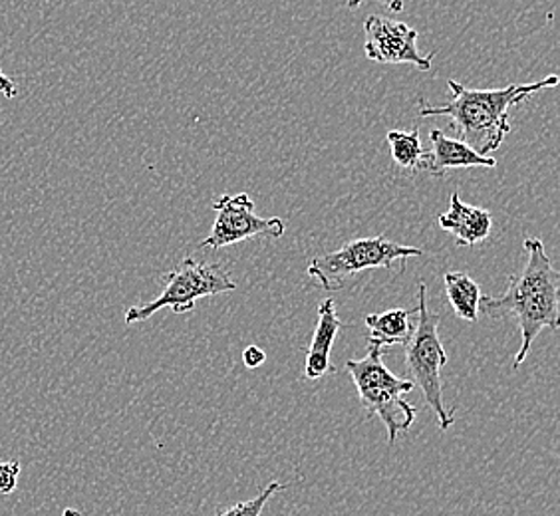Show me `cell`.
<instances>
[{
    "instance_id": "cell-14",
    "label": "cell",
    "mask_w": 560,
    "mask_h": 516,
    "mask_svg": "<svg viewBox=\"0 0 560 516\" xmlns=\"http://www.w3.org/2000/svg\"><path fill=\"white\" fill-rule=\"evenodd\" d=\"M386 141H388L389 150H392V160L398 167L411 173L423 172L428 150H423V145H421L420 128L418 126H413L411 131L392 129L386 133Z\"/></svg>"
},
{
    "instance_id": "cell-16",
    "label": "cell",
    "mask_w": 560,
    "mask_h": 516,
    "mask_svg": "<svg viewBox=\"0 0 560 516\" xmlns=\"http://www.w3.org/2000/svg\"><path fill=\"white\" fill-rule=\"evenodd\" d=\"M21 461H0V495L9 496L19 486Z\"/></svg>"
},
{
    "instance_id": "cell-9",
    "label": "cell",
    "mask_w": 560,
    "mask_h": 516,
    "mask_svg": "<svg viewBox=\"0 0 560 516\" xmlns=\"http://www.w3.org/2000/svg\"><path fill=\"white\" fill-rule=\"evenodd\" d=\"M431 150H428L423 172L430 173L431 177L442 179L447 173L455 169H469V167H497L495 157L491 155H479L462 140H453L445 136L442 129H431Z\"/></svg>"
},
{
    "instance_id": "cell-12",
    "label": "cell",
    "mask_w": 560,
    "mask_h": 516,
    "mask_svg": "<svg viewBox=\"0 0 560 516\" xmlns=\"http://www.w3.org/2000/svg\"><path fill=\"white\" fill-rule=\"evenodd\" d=\"M416 308H392L386 313L370 314L366 316V326L370 330L368 344L380 348L386 345H406L416 328Z\"/></svg>"
},
{
    "instance_id": "cell-15",
    "label": "cell",
    "mask_w": 560,
    "mask_h": 516,
    "mask_svg": "<svg viewBox=\"0 0 560 516\" xmlns=\"http://www.w3.org/2000/svg\"><path fill=\"white\" fill-rule=\"evenodd\" d=\"M282 489H284V484L272 481V483L267 484L255 499L241 501L237 505L229 506L225 511H219L217 516H260L270 499L277 495V493H280Z\"/></svg>"
},
{
    "instance_id": "cell-19",
    "label": "cell",
    "mask_w": 560,
    "mask_h": 516,
    "mask_svg": "<svg viewBox=\"0 0 560 516\" xmlns=\"http://www.w3.org/2000/svg\"><path fill=\"white\" fill-rule=\"evenodd\" d=\"M0 94L7 97V99H14V97L19 96V87L14 84V80L4 74L2 68H0Z\"/></svg>"
},
{
    "instance_id": "cell-18",
    "label": "cell",
    "mask_w": 560,
    "mask_h": 516,
    "mask_svg": "<svg viewBox=\"0 0 560 516\" xmlns=\"http://www.w3.org/2000/svg\"><path fill=\"white\" fill-rule=\"evenodd\" d=\"M366 2H377V4H382V7H386L392 12H401L404 11V7H406V2L404 0H346V7L348 9H360L362 4H366Z\"/></svg>"
},
{
    "instance_id": "cell-10",
    "label": "cell",
    "mask_w": 560,
    "mask_h": 516,
    "mask_svg": "<svg viewBox=\"0 0 560 516\" xmlns=\"http://www.w3.org/2000/svg\"><path fill=\"white\" fill-rule=\"evenodd\" d=\"M438 223L459 247H475L493 231V215L487 209L464 203L457 191L450 197V209L438 216Z\"/></svg>"
},
{
    "instance_id": "cell-2",
    "label": "cell",
    "mask_w": 560,
    "mask_h": 516,
    "mask_svg": "<svg viewBox=\"0 0 560 516\" xmlns=\"http://www.w3.org/2000/svg\"><path fill=\"white\" fill-rule=\"evenodd\" d=\"M559 84V75L542 78L530 84H509L493 90H474L455 80L447 82L452 90V102L443 106H428L421 102V118H450L459 140L467 143L479 155L497 151L511 133L509 112L540 90Z\"/></svg>"
},
{
    "instance_id": "cell-6",
    "label": "cell",
    "mask_w": 560,
    "mask_h": 516,
    "mask_svg": "<svg viewBox=\"0 0 560 516\" xmlns=\"http://www.w3.org/2000/svg\"><path fill=\"white\" fill-rule=\"evenodd\" d=\"M165 286L155 301L143 306H131L126 310V324L145 322L153 314L163 308H172L175 314L191 313L195 302L217 296L225 292L237 291V282L229 270L217 262H201L195 258H185L184 262L163 277Z\"/></svg>"
},
{
    "instance_id": "cell-7",
    "label": "cell",
    "mask_w": 560,
    "mask_h": 516,
    "mask_svg": "<svg viewBox=\"0 0 560 516\" xmlns=\"http://www.w3.org/2000/svg\"><path fill=\"white\" fill-rule=\"evenodd\" d=\"M215 223L209 237L201 243L203 250L233 247L253 237L280 238L287 223L279 216H259L255 213V201L247 194L223 195L213 203Z\"/></svg>"
},
{
    "instance_id": "cell-3",
    "label": "cell",
    "mask_w": 560,
    "mask_h": 516,
    "mask_svg": "<svg viewBox=\"0 0 560 516\" xmlns=\"http://www.w3.org/2000/svg\"><path fill=\"white\" fill-rule=\"evenodd\" d=\"M346 372L352 377L358 398L368 418H380L388 431V443L394 445L399 435L411 430L418 409L404 399V394L416 389L410 379L392 374L384 364V348L368 344V354L360 360H348Z\"/></svg>"
},
{
    "instance_id": "cell-5",
    "label": "cell",
    "mask_w": 560,
    "mask_h": 516,
    "mask_svg": "<svg viewBox=\"0 0 560 516\" xmlns=\"http://www.w3.org/2000/svg\"><path fill=\"white\" fill-rule=\"evenodd\" d=\"M423 250L406 247L389 238L370 237L355 238L346 243L345 247L314 257L306 274L326 292L340 291L346 280L352 279L364 270L384 269L388 272L406 270V262L413 257H421Z\"/></svg>"
},
{
    "instance_id": "cell-4",
    "label": "cell",
    "mask_w": 560,
    "mask_h": 516,
    "mask_svg": "<svg viewBox=\"0 0 560 516\" xmlns=\"http://www.w3.org/2000/svg\"><path fill=\"white\" fill-rule=\"evenodd\" d=\"M416 310V328L406 344V367L411 376V384L421 389V396L433 411L440 430L447 431L455 423V411L447 408L443 399L442 370L447 366L450 355L440 338L442 318L428 306L425 282L418 286Z\"/></svg>"
},
{
    "instance_id": "cell-1",
    "label": "cell",
    "mask_w": 560,
    "mask_h": 516,
    "mask_svg": "<svg viewBox=\"0 0 560 516\" xmlns=\"http://www.w3.org/2000/svg\"><path fill=\"white\" fill-rule=\"evenodd\" d=\"M527 262L518 274L509 277V289L501 296L481 294L479 313L489 318H517L521 348L513 367L523 366L535 338L545 328L557 330L560 314V272L550 262L540 238H525Z\"/></svg>"
},
{
    "instance_id": "cell-11",
    "label": "cell",
    "mask_w": 560,
    "mask_h": 516,
    "mask_svg": "<svg viewBox=\"0 0 560 516\" xmlns=\"http://www.w3.org/2000/svg\"><path fill=\"white\" fill-rule=\"evenodd\" d=\"M342 328V320L336 310L335 298H326L318 304V322L313 333V342L306 354L304 377L306 379H320L335 372L330 362V352L336 342V336Z\"/></svg>"
},
{
    "instance_id": "cell-20",
    "label": "cell",
    "mask_w": 560,
    "mask_h": 516,
    "mask_svg": "<svg viewBox=\"0 0 560 516\" xmlns=\"http://www.w3.org/2000/svg\"><path fill=\"white\" fill-rule=\"evenodd\" d=\"M65 516H80V513L75 508H66Z\"/></svg>"
},
{
    "instance_id": "cell-8",
    "label": "cell",
    "mask_w": 560,
    "mask_h": 516,
    "mask_svg": "<svg viewBox=\"0 0 560 516\" xmlns=\"http://www.w3.org/2000/svg\"><path fill=\"white\" fill-rule=\"evenodd\" d=\"M364 52L380 64H410L421 72H430L433 55H421L418 48L420 33L406 22L372 14L364 22Z\"/></svg>"
},
{
    "instance_id": "cell-13",
    "label": "cell",
    "mask_w": 560,
    "mask_h": 516,
    "mask_svg": "<svg viewBox=\"0 0 560 516\" xmlns=\"http://www.w3.org/2000/svg\"><path fill=\"white\" fill-rule=\"evenodd\" d=\"M443 280H445V294L452 304L453 313L465 322H477L481 286L465 272H447Z\"/></svg>"
},
{
    "instance_id": "cell-17",
    "label": "cell",
    "mask_w": 560,
    "mask_h": 516,
    "mask_svg": "<svg viewBox=\"0 0 560 516\" xmlns=\"http://www.w3.org/2000/svg\"><path fill=\"white\" fill-rule=\"evenodd\" d=\"M265 362H267V354H265L262 348H259V345H248V348H245V352H243V364H245L248 370L262 366Z\"/></svg>"
}]
</instances>
